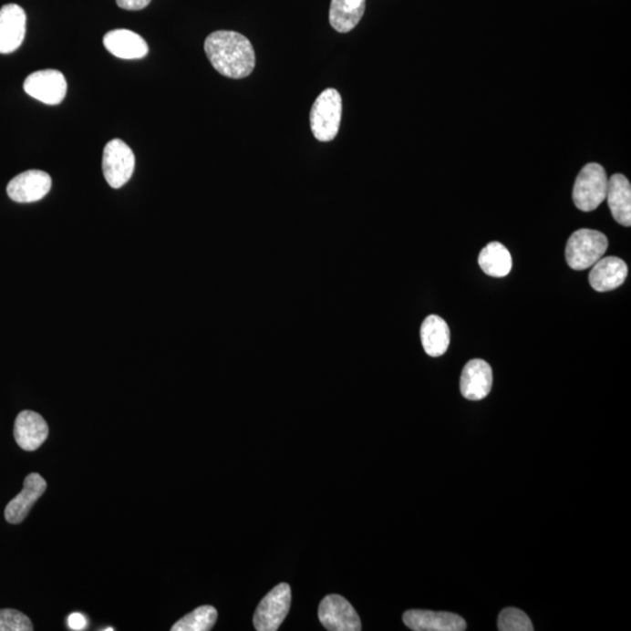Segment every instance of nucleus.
<instances>
[{"mask_svg":"<svg viewBox=\"0 0 631 631\" xmlns=\"http://www.w3.org/2000/svg\"><path fill=\"white\" fill-rule=\"evenodd\" d=\"M205 52L214 69L222 76L243 78L255 68V52L246 36L233 31L211 33L205 40Z\"/></svg>","mask_w":631,"mask_h":631,"instance_id":"f257e3e1","label":"nucleus"},{"mask_svg":"<svg viewBox=\"0 0 631 631\" xmlns=\"http://www.w3.org/2000/svg\"><path fill=\"white\" fill-rule=\"evenodd\" d=\"M342 97L336 89H326L311 109L310 127L319 142H331L337 136L342 122Z\"/></svg>","mask_w":631,"mask_h":631,"instance_id":"f03ea898","label":"nucleus"},{"mask_svg":"<svg viewBox=\"0 0 631 631\" xmlns=\"http://www.w3.org/2000/svg\"><path fill=\"white\" fill-rule=\"evenodd\" d=\"M609 246L607 236L599 231L579 230L568 239L566 261L574 271H584L605 255Z\"/></svg>","mask_w":631,"mask_h":631,"instance_id":"7ed1b4c3","label":"nucleus"},{"mask_svg":"<svg viewBox=\"0 0 631 631\" xmlns=\"http://www.w3.org/2000/svg\"><path fill=\"white\" fill-rule=\"evenodd\" d=\"M608 178L600 164L584 166L573 189V202L580 211H595L607 196Z\"/></svg>","mask_w":631,"mask_h":631,"instance_id":"20e7f679","label":"nucleus"},{"mask_svg":"<svg viewBox=\"0 0 631 631\" xmlns=\"http://www.w3.org/2000/svg\"><path fill=\"white\" fill-rule=\"evenodd\" d=\"M102 170L108 184L113 189L126 185L134 173L135 155L129 145L120 140H110L105 147Z\"/></svg>","mask_w":631,"mask_h":631,"instance_id":"39448f33","label":"nucleus"},{"mask_svg":"<svg viewBox=\"0 0 631 631\" xmlns=\"http://www.w3.org/2000/svg\"><path fill=\"white\" fill-rule=\"evenodd\" d=\"M292 604V589L288 584H280L264 597L257 607L254 626L257 631H276L288 615Z\"/></svg>","mask_w":631,"mask_h":631,"instance_id":"423d86ee","label":"nucleus"},{"mask_svg":"<svg viewBox=\"0 0 631 631\" xmlns=\"http://www.w3.org/2000/svg\"><path fill=\"white\" fill-rule=\"evenodd\" d=\"M24 90L31 98L48 106L60 105L67 93L64 74L56 69L38 70L24 82Z\"/></svg>","mask_w":631,"mask_h":631,"instance_id":"0eeeda50","label":"nucleus"},{"mask_svg":"<svg viewBox=\"0 0 631 631\" xmlns=\"http://www.w3.org/2000/svg\"><path fill=\"white\" fill-rule=\"evenodd\" d=\"M319 621L330 631H359L361 622L350 602L340 595L324 597L318 609Z\"/></svg>","mask_w":631,"mask_h":631,"instance_id":"6e6552de","label":"nucleus"},{"mask_svg":"<svg viewBox=\"0 0 631 631\" xmlns=\"http://www.w3.org/2000/svg\"><path fill=\"white\" fill-rule=\"evenodd\" d=\"M52 188V178L40 170H30L15 177L7 185V194L20 203L41 201Z\"/></svg>","mask_w":631,"mask_h":631,"instance_id":"1a4fd4ad","label":"nucleus"},{"mask_svg":"<svg viewBox=\"0 0 631 631\" xmlns=\"http://www.w3.org/2000/svg\"><path fill=\"white\" fill-rule=\"evenodd\" d=\"M26 35V14L16 4L0 8V53L16 52Z\"/></svg>","mask_w":631,"mask_h":631,"instance_id":"9d476101","label":"nucleus"},{"mask_svg":"<svg viewBox=\"0 0 631 631\" xmlns=\"http://www.w3.org/2000/svg\"><path fill=\"white\" fill-rule=\"evenodd\" d=\"M492 381V369L487 361L472 359L464 367L460 376V393L468 400H483L491 391Z\"/></svg>","mask_w":631,"mask_h":631,"instance_id":"9b49d317","label":"nucleus"},{"mask_svg":"<svg viewBox=\"0 0 631 631\" xmlns=\"http://www.w3.org/2000/svg\"><path fill=\"white\" fill-rule=\"evenodd\" d=\"M404 622L414 631H463L467 629L463 617L452 613L430 612V610H409Z\"/></svg>","mask_w":631,"mask_h":631,"instance_id":"f8f14e48","label":"nucleus"},{"mask_svg":"<svg viewBox=\"0 0 631 631\" xmlns=\"http://www.w3.org/2000/svg\"><path fill=\"white\" fill-rule=\"evenodd\" d=\"M47 483L39 473H30L24 481L22 492L16 495L7 504L5 519L10 524H20L27 514L30 513L33 505L44 495Z\"/></svg>","mask_w":631,"mask_h":631,"instance_id":"ddd939ff","label":"nucleus"},{"mask_svg":"<svg viewBox=\"0 0 631 631\" xmlns=\"http://www.w3.org/2000/svg\"><path fill=\"white\" fill-rule=\"evenodd\" d=\"M48 425L40 414L32 410H23L15 422V439L16 444L26 451L39 450L48 438Z\"/></svg>","mask_w":631,"mask_h":631,"instance_id":"4468645a","label":"nucleus"},{"mask_svg":"<svg viewBox=\"0 0 631 631\" xmlns=\"http://www.w3.org/2000/svg\"><path fill=\"white\" fill-rule=\"evenodd\" d=\"M626 276L628 267L624 260L615 256L601 257L589 273V284L596 292H612L625 284Z\"/></svg>","mask_w":631,"mask_h":631,"instance_id":"2eb2a0df","label":"nucleus"},{"mask_svg":"<svg viewBox=\"0 0 631 631\" xmlns=\"http://www.w3.org/2000/svg\"><path fill=\"white\" fill-rule=\"evenodd\" d=\"M107 51L123 60H139L148 56L149 46L142 36L129 30L108 32L103 38Z\"/></svg>","mask_w":631,"mask_h":631,"instance_id":"dca6fc26","label":"nucleus"},{"mask_svg":"<svg viewBox=\"0 0 631 631\" xmlns=\"http://www.w3.org/2000/svg\"><path fill=\"white\" fill-rule=\"evenodd\" d=\"M605 199L615 222L622 226L630 227L631 185L624 174L616 173L610 177Z\"/></svg>","mask_w":631,"mask_h":631,"instance_id":"f3484780","label":"nucleus"},{"mask_svg":"<svg viewBox=\"0 0 631 631\" xmlns=\"http://www.w3.org/2000/svg\"><path fill=\"white\" fill-rule=\"evenodd\" d=\"M420 336L422 347L430 357H441L450 347V326L440 316L430 315L423 321Z\"/></svg>","mask_w":631,"mask_h":631,"instance_id":"a211bd4d","label":"nucleus"},{"mask_svg":"<svg viewBox=\"0 0 631 631\" xmlns=\"http://www.w3.org/2000/svg\"><path fill=\"white\" fill-rule=\"evenodd\" d=\"M367 0H331L330 24L336 31L347 33L359 24Z\"/></svg>","mask_w":631,"mask_h":631,"instance_id":"6ab92c4d","label":"nucleus"},{"mask_svg":"<svg viewBox=\"0 0 631 631\" xmlns=\"http://www.w3.org/2000/svg\"><path fill=\"white\" fill-rule=\"evenodd\" d=\"M479 264L489 276L505 277L512 272V256L503 244L495 241L481 252Z\"/></svg>","mask_w":631,"mask_h":631,"instance_id":"aec40b11","label":"nucleus"},{"mask_svg":"<svg viewBox=\"0 0 631 631\" xmlns=\"http://www.w3.org/2000/svg\"><path fill=\"white\" fill-rule=\"evenodd\" d=\"M217 609L212 605H202V607L193 610L181 618L177 624H174L172 631H209L213 628L217 622Z\"/></svg>","mask_w":631,"mask_h":631,"instance_id":"412c9836","label":"nucleus"},{"mask_svg":"<svg viewBox=\"0 0 631 631\" xmlns=\"http://www.w3.org/2000/svg\"><path fill=\"white\" fill-rule=\"evenodd\" d=\"M498 630L501 631H533V622L524 612L517 608H506L498 617Z\"/></svg>","mask_w":631,"mask_h":631,"instance_id":"4be33fe9","label":"nucleus"},{"mask_svg":"<svg viewBox=\"0 0 631 631\" xmlns=\"http://www.w3.org/2000/svg\"><path fill=\"white\" fill-rule=\"evenodd\" d=\"M33 625L25 614L15 609L0 610V631H32Z\"/></svg>","mask_w":631,"mask_h":631,"instance_id":"5701e85b","label":"nucleus"},{"mask_svg":"<svg viewBox=\"0 0 631 631\" xmlns=\"http://www.w3.org/2000/svg\"><path fill=\"white\" fill-rule=\"evenodd\" d=\"M116 3L123 10L139 11L147 7L151 0H116Z\"/></svg>","mask_w":631,"mask_h":631,"instance_id":"b1692460","label":"nucleus"},{"mask_svg":"<svg viewBox=\"0 0 631 631\" xmlns=\"http://www.w3.org/2000/svg\"><path fill=\"white\" fill-rule=\"evenodd\" d=\"M87 626H88V620H87L85 615H82L80 613L70 614L68 617L69 629L76 631L85 630Z\"/></svg>","mask_w":631,"mask_h":631,"instance_id":"393cba45","label":"nucleus"},{"mask_svg":"<svg viewBox=\"0 0 631 631\" xmlns=\"http://www.w3.org/2000/svg\"><path fill=\"white\" fill-rule=\"evenodd\" d=\"M111 630H114V629H113V628H107V629H105V631H111Z\"/></svg>","mask_w":631,"mask_h":631,"instance_id":"a878e982","label":"nucleus"}]
</instances>
